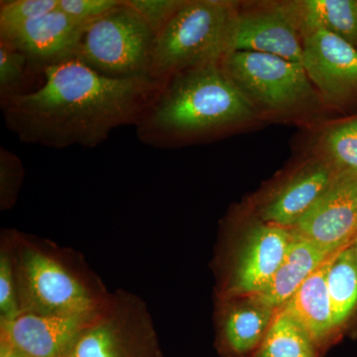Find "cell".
Returning <instances> with one entry per match:
<instances>
[{"label": "cell", "mask_w": 357, "mask_h": 357, "mask_svg": "<svg viewBox=\"0 0 357 357\" xmlns=\"http://www.w3.org/2000/svg\"><path fill=\"white\" fill-rule=\"evenodd\" d=\"M42 70L39 89L1 100V109L21 141L55 149L95 148L115 128L136 126L164 86L151 77L103 76L77 58Z\"/></svg>", "instance_id": "cell-1"}, {"label": "cell", "mask_w": 357, "mask_h": 357, "mask_svg": "<svg viewBox=\"0 0 357 357\" xmlns=\"http://www.w3.org/2000/svg\"><path fill=\"white\" fill-rule=\"evenodd\" d=\"M255 121L257 115L218 63L171 77L135 126L141 142L166 148Z\"/></svg>", "instance_id": "cell-2"}, {"label": "cell", "mask_w": 357, "mask_h": 357, "mask_svg": "<svg viewBox=\"0 0 357 357\" xmlns=\"http://www.w3.org/2000/svg\"><path fill=\"white\" fill-rule=\"evenodd\" d=\"M7 232L20 314L84 316L107 306L112 292L81 253L17 229Z\"/></svg>", "instance_id": "cell-3"}, {"label": "cell", "mask_w": 357, "mask_h": 357, "mask_svg": "<svg viewBox=\"0 0 357 357\" xmlns=\"http://www.w3.org/2000/svg\"><path fill=\"white\" fill-rule=\"evenodd\" d=\"M238 2L185 0L155 39L149 77L165 84L171 77L218 64L234 51Z\"/></svg>", "instance_id": "cell-4"}, {"label": "cell", "mask_w": 357, "mask_h": 357, "mask_svg": "<svg viewBox=\"0 0 357 357\" xmlns=\"http://www.w3.org/2000/svg\"><path fill=\"white\" fill-rule=\"evenodd\" d=\"M220 65L258 119L314 123L328 109L302 63L234 51Z\"/></svg>", "instance_id": "cell-5"}, {"label": "cell", "mask_w": 357, "mask_h": 357, "mask_svg": "<svg viewBox=\"0 0 357 357\" xmlns=\"http://www.w3.org/2000/svg\"><path fill=\"white\" fill-rule=\"evenodd\" d=\"M156 35L139 14L121 3L84 28L77 59L114 79L150 77Z\"/></svg>", "instance_id": "cell-6"}, {"label": "cell", "mask_w": 357, "mask_h": 357, "mask_svg": "<svg viewBox=\"0 0 357 357\" xmlns=\"http://www.w3.org/2000/svg\"><path fill=\"white\" fill-rule=\"evenodd\" d=\"M66 357H163L146 302L124 289L112 292Z\"/></svg>", "instance_id": "cell-7"}, {"label": "cell", "mask_w": 357, "mask_h": 357, "mask_svg": "<svg viewBox=\"0 0 357 357\" xmlns=\"http://www.w3.org/2000/svg\"><path fill=\"white\" fill-rule=\"evenodd\" d=\"M302 65L326 109H357V49L317 30L303 38Z\"/></svg>", "instance_id": "cell-8"}, {"label": "cell", "mask_w": 357, "mask_h": 357, "mask_svg": "<svg viewBox=\"0 0 357 357\" xmlns=\"http://www.w3.org/2000/svg\"><path fill=\"white\" fill-rule=\"evenodd\" d=\"M292 230L258 220L251 225L218 292V299L259 295L287 255Z\"/></svg>", "instance_id": "cell-9"}, {"label": "cell", "mask_w": 357, "mask_h": 357, "mask_svg": "<svg viewBox=\"0 0 357 357\" xmlns=\"http://www.w3.org/2000/svg\"><path fill=\"white\" fill-rule=\"evenodd\" d=\"M234 51L269 54L302 63L303 37L291 0L238 2Z\"/></svg>", "instance_id": "cell-10"}, {"label": "cell", "mask_w": 357, "mask_h": 357, "mask_svg": "<svg viewBox=\"0 0 357 357\" xmlns=\"http://www.w3.org/2000/svg\"><path fill=\"white\" fill-rule=\"evenodd\" d=\"M292 230L333 252L349 248L357 234V173L342 171Z\"/></svg>", "instance_id": "cell-11"}, {"label": "cell", "mask_w": 357, "mask_h": 357, "mask_svg": "<svg viewBox=\"0 0 357 357\" xmlns=\"http://www.w3.org/2000/svg\"><path fill=\"white\" fill-rule=\"evenodd\" d=\"M342 171L318 150L300 164L262 204L263 222L291 229L311 210Z\"/></svg>", "instance_id": "cell-12"}, {"label": "cell", "mask_w": 357, "mask_h": 357, "mask_svg": "<svg viewBox=\"0 0 357 357\" xmlns=\"http://www.w3.org/2000/svg\"><path fill=\"white\" fill-rule=\"evenodd\" d=\"M98 314L84 316L21 314L10 323L0 324V337L29 357H66L79 335Z\"/></svg>", "instance_id": "cell-13"}, {"label": "cell", "mask_w": 357, "mask_h": 357, "mask_svg": "<svg viewBox=\"0 0 357 357\" xmlns=\"http://www.w3.org/2000/svg\"><path fill=\"white\" fill-rule=\"evenodd\" d=\"M84 28L57 8L26 23L10 38L0 42L22 52L29 62L43 69L77 58Z\"/></svg>", "instance_id": "cell-14"}, {"label": "cell", "mask_w": 357, "mask_h": 357, "mask_svg": "<svg viewBox=\"0 0 357 357\" xmlns=\"http://www.w3.org/2000/svg\"><path fill=\"white\" fill-rule=\"evenodd\" d=\"M218 351L225 357H250L266 337L276 310L255 298L220 299Z\"/></svg>", "instance_id": "cell-15"}, {"label": "cell", "mask_w": 357, "mask_h": 357, "mask_svg": "<svg viewBox=\"0 0 357 357\" xmlns=\"http://www.w3.org/2000/svg\"><path fill=\"white\" fill-rule=\"evenodd\" d=\"M335 255L324 262L281 307L303 326L319 349L337 332L326 282L328 267Z\"/></svg>", "instance_id": "cell-16"}, {"label": "cell", "mask_w": 357, "mask_h": 357, "mask_svg": "<svg viewBox=\"0 0 357 357\" xmlns=\"http://www.w3.org/2000/svg\"><path fill=\"white\" fill-rule=\"evenodd\" d=\"M335 253L302 237L294 236L287 255L269 286L259 295L250 297L272 309H280L300 286Z\"/></svg>", "instance_id": "cell-17"}, {"label": "cell", "mask_w": 357, "mask_h": 357, "mask_svg": "<svg viewBox=\"0 0 357 357\" xmlns=\"http://www.w3.org/2000/svg\"><path fill=\"white\" fill-rule=\"evenodd\" d=\"M303 38L324 30L357 49V0H291Z\"/></svg>", "instance_id": "cell-18"}, {"label": "cell", "mask_w": 357, "mask_h": 357, "mask_svg": "<svg viewBox=\"0 0 357 357\" xmlns=\"http://www.w3.org/2000/svg\"><path fill=\"white\" fill-rule=\"evenodd\" d=\"M326 282L333 325L338 331L357 310V255L352 245L342 249L333 258Z\"/></svg>", "instance_id": "cell-19"}, {"label": "cell", "mask_w": 357, "mask_h": 357, "mask_svg": "<svg viewBox=\"0 0 357 357\" xmlns=\"http://www.w3.org/2000/svg\"><path fill=\"white\" fill-rule=\"evenodd\" d=\"M319 347L285 310L277 309L266 337L250 357H319Z\"/></svg>", "instance_id": "cell-20"}, {"label": "cell", "mask_w": 357, "mask_h": 357, "mask_svg": "<svg viewBox=\"0 0 357 357\" xmlns=\"http://www.w3.org/2000/svg\"><path fill=\"white\" fill-rule=\"evenodd\" d=\"M314 149L325 155L340 171L357 173V112L325 124Z\"/></svg>", "instance_id": "cell-21"}, {"label": "cell", "mask_w": 357, "mask_h": 357, "mask_svg": "<svg viewBox=\"0 0 357 357\" xmlns=\"http://www.w3.org/2000/svg\"><path fill=\"white\" fill-rule=\"evenodd\" d=\"M59 0H8L0 2V41H6L30 21L58 8Z\"/></svg>", "instance_id": "cell-22"}, {"label": "cell", "mask_w": 357, "mask_h": 357, "mask_svg": "<svg viewBox=\"0 0 357 357\" xmlns=\"http://www.w3.org/2000/svg\"><path fill=\"white\" fill-rule=\"evenodd\" d=\"M20 314L13 249L7 229H2L0 234V324L10 323Z\"/></svg>", "instance_id": "cell-23"}, {"label": "cell", "mask_w": 357, "mask_h": 357, "mask_svg": "<svg viewBox=\"0 0 357 357\" xmlns=\"http://www.w3.org/2000/svg\"><path fill=\"white\" fill-rule=\"evenodd\" d=\"M28 58L10 45L0 42V100L20 95Z\"/></svg>", "instance_id": "cell-24"}, {"label": "cell", "mask_w": 357, "mask_h": 357, "mask_svg": "<svg viewBox=\"0 0 357 357\" xmlns=\"http://www.w3.org/2000/svg\"><path fill=\"white\" fill-rule=\"evenodd\" d=\"M24 174L20 157L6 148H0V211H9L15 206Z\"/></svg>", "instance_id": "cell-25"}, {"label": "cell", "mask_w": 357, "mask_h": 357, "mask_svg": "<svg viewBox=\"0 0 357 357\" xmlns=\"http://www.w3.org/2000/svg\"><path fill=\"white\" fill-rule=\"evenodd\" d=\"M154 34L158 35L184 4L185 0H126Z\"/></svg>", "instance_id": "cell-26"}, {"label": "cell", "mask_w": 357, "mask_h": 357, "mask_svg": "<svg viewBox=\"0 0 357 357\" xmlns=\"http://www.w3.org/2000/svg\"><path fill=\"white\" fill-rule=\"evenodd\" d=\"M121 3V0H59L58 9L77 24L86 27Z\"/></svg>", "instance_id": "cell-27"}, {"label": "cell", "mask_w": 357, "mask_h": 357, "mask_svg": "<svg viewBox=\"0 0 357 357\" xmlns=\"http://www.w3.org/2000/svg\"><path fill=\"white\" fill-rule=\"evenodd\" d=\"M0 357H29L16 349L4 338L0 337Z\"/></svg>", "instance_id": "cell-28"}, {"label": "cell", "mask_w": 357, "mask_h": 357, "mask_svg": "<svg viewBox=\"0 0 357 357\" xmlns=\"http://www.w3.org/2000/svg\"><path fill=\"white\" fill-rule=\"evenodd\" d=\"M352 248H354V250H356V255H357V234L356 236V238H354V243L351 244Z\"/></svg>", "instance_id": "cell-29"}]
</instances>
